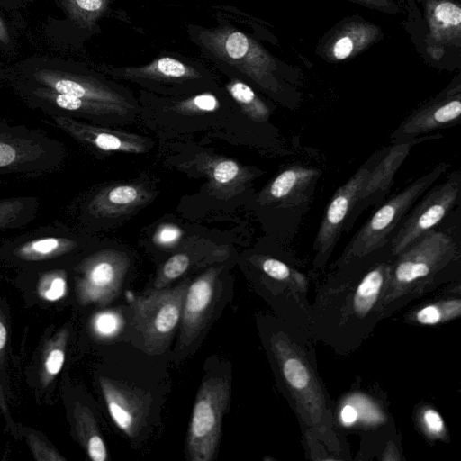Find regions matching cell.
I'll list each match as a JSON object with an SVG mask.
<instances>
[{"instance_id":"74e56055","label":"cell","mask_w":461,"mask_h":461,"mask_svg":"<svg viewBox=\"0 0 461 461\" xmlns=\"http://www.w3.org/2000/svg\"><path fill=\"white\" fill-rule=\"evenodd\" d=\"M366 7L375 9L386 14H395L399 7L394 0H350Z\"/></svg>"},{"instance_id":"b9f144b4","label":"cell","mask_w":461,"mask_h":461,"mask_svg":"<svg viewBox=\"0 0 461 461\" xmlns=\"http://www.w3.org/2000/svg\"><path fill=\"white\" fill-rule=\"evenodd\" d=\"M0 41L4 44H7L10 41L9 33L5 24L0 17Z\"/></svg>"},{"instance_id":"9a60e30c","label":"cell","mask_w":461,"mask_h":461,"mask_svg":"<svg viewBox=\"0 0 461 461\" xmlns=\"http://www.w3.org/2000/svg\"><path fill=\"white\" fill-rule=\"evenodd\" d=\"M99 384L108 411L116 426L130 438L146 425L151 397L140 388L101 376Z\"/></svg>"},{"instance_id":"9c48e42d","label":"cell","mask_w":461,"mask_h":461,"mask_svg":"<svg viewBox=\"0 0 461 461\" xmlns=\"http://www.w3.org/2000/svg\"><path fill=\"white\" fill-rule=\"evenodd\" d=\"M129 260L114 251H100L82 259L76 267V292L82 305H104L120 293Z\"/></svg>"},{"instance_id":"1f68e13d","label":"cell","mask_w":461,"mask_h":461,"mask_svg":"<svg viewBox=\"0 0 461 461\" xmlns=\"http://www.w3.org/2000/svg\"><path fill=\"white\" fill-rule=\"evenodd\" d=\"M190 263L186 254L178 253L169 258L164 264L160 276L155 282L157 289L163 288L168 282L179 277L185 272Z\"/></svg>"},{"instance_id":"d6986e66","label":"cell","mask_w":461,"mask_h":461,"mask_svg":"<svg viewBox=\"0 0 461 461\" xmlns=\"http://www.w3.org/2000/svg\"><path fill=\"white\" fill-rule=\"evenodd\" d=\"M55 126L81 144L103 151L141 153L146 150L140 139L82 122L75 118L49 116Z\"/></svg>"},{"instance_id":"4fadbf2b","label":"cell","mask_w":461,"mask_h":461,"mask_svg":"<svg viewBox=\"0 0 461 461\" xmlns=\"http://www.w3.org/2000/svg\"><path fill=\"white\" fill-rule=\"evenodd\" d=\"M35 86L77 97L132 109L128 95L111 82L88 73L40 69L32 74Z\"/></svg>"},{"instance_id":"ab89813d","label":"cell","mask_w":461,"mask_h":461,"mask_svg":"<svg viewBox=\"0 0 461 461\" xmlns=\"http://www.w3.org/2000/svg\"><path fill=\"white\" fill-rule=\"evenodd\" d=\"M423 420L427 429L433 434H439L444 429V423L440 415L432 409H429L423 413Z\"/></svg>"},{"instance_id":"d4e9b609","label":"cell","mask_w":461,"mask_h":461,"mask_svg":"<svg viewBox=\"0 0 461 461\" xmlns=\"http://www.w3.org/2000/svg\"><path fill=\"white\" fill-rule=\"evenodd\" d=\"M391 274L387 265H379L361 280L353 297V306L358 315H366L375 304L385 278Z\"/></svg>"},{"instance_id":"f546056e","label":"cell","mask_w":461,"mask_h":461,"mask_svg":"<svg viewBox=\"0 0 461 461\" xmlns=\"http://www.w3.org/2000/svg\"><path fill=\"white\" fill-rule=\"evenodd\" d=\"M122 326V316L113 310L99 312L91 321L92 330L100 338L109 339L116 336Z\"/></svg>"},{"instance_id":"ffe728a7","label":"cell","mask_w":461,"mask_h":461,"mask_svg":"<svg viewBox=\"0 0 461 461\" xmlns=\"http://www.w3.org/2000/svg\"><path fill=\"white\" fill-rule=\"evenodd\" d=\"M425 15L429 26L428 50L440 57L447 46L459 45L461 7L453 0H426Z\"/></svg>"},{"instance_id":"6da1fadb","label":"cell","mask_w":461,"mask_h":461,"mask_svg":"<svg viewBox=\"0 0 461 461\" xmlns=\"http://www.w3.org/2000/svg\"><path fill=\"white\" fill-rule=\"evenodd\" d=\"M191 41L201 53L225 72L240 73L259 86L274 89L275 59L250 35L217 17L213 27L187 25Z\"/></svg>"},{"instance_id":"f1b7e54d","label":"cell","mask_w":461,"mask_h":461,"mask_svg":"<svg viewBox=\"0 0 461 461\" xmlns=\"http://www.w3.org/2000/svg\"><path fill=\"white\" fill-rule=\"evenodd\" d=\"M36 288L39 296L45 301L55 302L61 299L67 292V272L55 268L41 273Z\"/></svg>"},{"instance_id":"52a82bcc","label":"cell","mask_w":461,"mask_h":461,"mask_svg":"<svg viewBox=\"0 0 461 461\" xmlns=\"http://www.w3.org/2000/svg\"><path fill=\"white\" fill-rule=\"evenodd\" d=\"M461 194V171L452 172L441 183L430 186L413 205L394 232L393 255H398L428 231L435 229L456 205Z\"/></svg>"},{"instance_id":"cb8c5ba5","label":"cell","mask_w":461,"mask_h":461,"mask_svg":"<svg viewBox=\"0 0 461 461\" xmlns=\"http://www.w3.org/2000/svg\"><path fill=\"white\" fill-rule=\"evenodd\" d=\"M39 206L38 199L32 196L0 200V232L31 223L38 214Z\"/></svg>"},{"instance_id":"277c9868","label":"cell","mask_w":461,"mask_h":461,"mask_svg":"<svg viewBox=\"0 0 461 461\" xmlns=\"http://www.w3.org/2000/svg\"><path fill=\"white\" fill-rule=\"evenodd\" d=\"M230 396L226 376L203 381L197 392L185 440V455L190 461L214 459L221 433L223 414Z\"/></svg>"},{"instance_id":"4316f807","label":"cell","mask_w":461,"mask_h":461,"mask_svg":"<svg viewBox=\"0 0 461 461\" xmlns=\"http://www.w3.org/2000/svg\"><path fill=\"white\" fill-rule=\"evenodd\" d=\"M111 0H64L70 18L81 28L93 29L108 11Z\"/></svg>"},{"instance_id":"603a6c76","label":"cell","mask_w":461,"mask_h":461,"mask_svg":"<svg viewBox=\"0 0 461 461\" xmlns=\"http://www.w3.org/2000/svg\"><path fill=\"white\" fill-rule=\"evenodd\" d=\"M74 417L78 438L89 458L93 461H105L107 458L106 447L90 409L77 402L74 408Z\"/></svg>"},{"instance_id":"4dcf8cb0","label":"cell","mask_w":461,"mask_h":461,"mask_svg":"<svg viewBox=\"0 0 461 461\" xmlns=\"http://www.w3.org/2000/svg\"><path fill=\"white\" fill-rule=\"evenodd\" d=\"M221 106L219 97L212 92L205 91L175 103L174 109L192 113H212Z\"/></svg>"},{"instance_id":"7c38bea8","label":"cell","mask_w":461,"mask_h":461,"mask_svg":"<svg viewBox=\"0 0 461 461\" xmlns=\"http://www.w3.org/2000/svg\"><path fill=\"white\" fill-rule=\"evenodd\" d=\"M385 150L386 148L371 156L346 183L337 189L331 197L314 241V249L318 256L327 257L333 249L368 173Z\"/></svg>"},{"instance_id":"7402d4cb","label":"cell","mask_w":461,"mask_h":461,"mask_svg":"<svg viewBox=\"0 0 461 461\" xmlns=\"http://www.w3.org/2000/svg\"><path fill=\"white\" fill-rule=\"evenodd\" d=\"M142 193L135 185H121L108 188L96 194L87 205V212L104 216L125 210L140 202Z\"/></svg>"},{"instance_id":"60d3db41","label":"cell","mask_w":461,"mask_h":461,"mask_svg":"<svg viewBox=\"0 0 461 461\" xmlns=\"http://www.w3.org/2000/svg\"><path fill=\"white\" fill-rule=\"evenodd\" d=\"M358 413L352 405H345L340 412V417L344 424L351 425L357 420Z\"/></svg>"},{"instance_id":"30bf717a","label":"cell","mask_w":461,"mask_h":461,"mask_svg":"<svg viewBox=\"0 0 461 461\" xmlns=\"http://www.w3.org/2000/svg\"><path fill=\"white\" fill-rule=\"evenodd\" d=\"M456 250L452 236L435 228L397 255L399 259L391 273L397 284L409 285L438 270L456 256Z\"/></svg>"},{"instance_id":"484cf974","label":"cell","mask_w":461,"mask_h":461,"mask_svg":"<svg viewBox=\"0 0 461 461\" xmlns=\"http://www.w3.org/2000/svg\"><path fill=\"white\" fill-rule=\"evenodd\" d=\"M225 88L230 97L252 119L261 122L268 118L270 114L268 106L247 83L238 77H232L226 84Z\"/></svg>"},{"instance_id":"5bb4252c","label":"cell","mask_w":461,"mask_h":461,"mask_svg":"<svg viewBox=\"0 0 461 461\" xmlns=\"http://www.w3.org/2000/svg\"><path fill=\"white\" fill-rule=\"evenodd\" d=\"M392 144L368 173L359 190L353 208L347 219L344 230L349 231L363 212L370 206L381 204L388 194L394 176L418 141Z\"/></svg>"},{"instance_id":"8d00e7d4","label":"cell","mask_w":461,"mask_h":461,"mask_svg":"<svg viewBox=\"0 0 461 461\" xmlns=\"http://www.w3.org/2000/svg\"><path fill=\"white\" fill-rule=\"evenodd\" d=\"M182 236V230L176 225L165 224L161 226L154 236L156 243L162 246L175 244Z\"/></svg>"},{"instance_id":"f35d334b","label":"cell","mask_w":461,"mask_h":461,"mask_svg":"<svg viewBox=\"0 0 461 461\" xmlns=\"http://www.w3.org/2000/svg\"><path fill=\"white\" fill-rule=\"evenodd\" d=\"M440 309L436 305H428L417 313V320L422 324H436L441 320Z\"/></svg>"},{"instance_id":"5b68a950","label":"cell","mask_w":461,"mask_h":461,"mask_svg":"<svg viewBox=\"0 0 461 461\" xmlns=\"http://www.w3.org/2000/svg\"><path fill=\"white\" fill-rule=\"evenodd\" d=\"M187 283L170 289L151 290L141 295L128 293L136 329L149 354L163 353L169 345L182 314Z\"/></svg>"},{"instance_id":"8992f818","label":"cell","mask_w":461,"mask_h":461,"mask_svg":"<svg viewBox=\"0 0 461 461\" xmlns=\"http://www.w3.org/2000/svg\"><path fill=\"white\" fill-rule=\"evenodd\" d=\"M102 68L108 75L155 89L198 86L210 82L212 77L200 60L172 52H163L141 66Z\"/></svg>"},{"instance_id":"ba28073f","label":"cell","mask_w":461,"mask_h":461,"mask_svg":"<svg viewBox=\"0 0 461 461\" xmlns=\"http://www.w3.org/2000/svg\"><path fill=\"white\" fill-rule=\"evenodd\" d=\"M79 235L61 222H53L0 243V256L23 264L59 261L76 253Z\"/></svg>"},{"instance_id":"7a4b0ae2","label":"cell","mask_w":461,"mask_h":461,"mask_svg":"<svg viewBox=\"0 0 461 461\" xmlns=\"http://www.w3.org/2000/svg\"><path fill=\"white\" fill-rule=\"evenodd\" d=\"M66 156L49 133L0 119V183L7 177H36L59 169Z\"/></svg>"},{"instance_id":"d6a6232c","label":"cell","mask_w":461,"mask_h":461,"mask_svg":"<svg viewBox=\"0 0 461 461\" xmlns=\"http://www.w3.org/2000/svg\"><path fill=\"white\" fill-rule=\"evenodd\" d=\"M282 370L287 383L294 388L303 389L310 382V375L304 365L296 358L288 357L282 363Z\"/></svg>"},{"instance_id":"3957f363","label":"cell","mask_w":461,"mask_h":461,"mask_svg":"<svg viewBox=\"0 0 461 461\" xmlns=\"http://www.w3.org/2000/svg\"><path fill=\"white\" fill-rule=\"evenodd\" d=\"M448 167L447 163L437 165L382 204L356 232L344 251V259L366 256L391 240L411 208Z\"/></svg>"},{"instance_id":"e0dca14e","label":"cell","mask_w":461,"mask_h":461,"mask_svg":"<svg viewBox=\"0 0 461 461\" xmlns=\"http://www.w3.org/2000/svg\"><path fill=\"white\" fill-rule=\"evenodd\" d=\"M383 36L382 29L361 17H351L339 23L318 47L319 55L329 62L355 57Z\"/></svg>"},{"instance_id":"83f0119b","label":"cell","mask_w":461,"mask_h":461,"mask_svg":"<svg viewBox=\"0 0 461 461\" xmlns=\"http://www.w3.org/2000/svg\"><path fill=\"white\" fill-rule=\"evenodd\" d=\"M68 333L66 330L56 335L48 346L42 363L41 383L46 386L60 372L65 361Z\"/></svg>"},{"instance_id":"8fae6325","label":"cell","mask_w":461,"mask_h":461,"mask_svg":"<svg viewBox=\"0 0 461 461\" xmlns=\"http://www.w3.org/2000/svg\"><path fill=\"white\" fill-rule=\"evenodd\" d=\"M461 87L449 86L408 115L391 135L392 144L425 140L421 137L460 122Z\"/></svg>"},{"instance_id":"d590c367","label":"cell","mask_w":461,"mask_h":461,"mask_svg":"<svg viewBox=\"0 0 461 461\" xmlns=\"http://www.w3.org/2000/svg\"><path fill=\"white\" fill-rule=\"evenodd\" d=\"M261 268L268 276L280 281L288 279L292 275L290 267L276 258H267L264 259L261 263Z\"/></svg>"},{"instance_id":"7bdbcfd3","label":"cell","mask_w":461,"mask_h":461,"mask_svg":"<svg viewBox=\"0 0 461 461\" xmlns=\"http://www.w3.org/2000/svg\"><path fill=\"white\" fill-rule=\"evenodd\" d=\"M7 339V330L3 322L0 321V351L5 348Z\"/></svg>"},{"instance_id":"2e32d148","label":"cell","mask_w":461,"mask_h":461,"mask_svg":"<svg viewBox=\"0 0 461 461\" xmlns=\"http://www.w3.org/2000/svg\"><path fill=\"white\" fill-rule=\"evenodd\" d=\"M23 95L31 107L41 110L48 116L79 119L125 114L130 110L121 105L87 100L39 86L23 89Z\"/></svg>"},{"instance_id":"44dd1931","label":"cell","mask_w":461,"mask_h":461,"mask_svg":"<svg viewBox=\"0 0 461 461\" xmlns=\"http://www.w3.org/2000/svg\"><path fill=\"white\" fill-rule=\"evenodd\" d=\"M321 171L316 167L294 165L280 172L267 189L268 198L284 203H299L305 197Z\"/></svg>"},{"instance_id":"ac0fdd59","label":"cell","mask_w":461,"mask_h":461,"mask_svg":"<svg viewBox=\"0 0 461 461\" xmlns=\"http://www.w3.org/2000/svg\"><path fill=\"white\" fill-rule=\"evenodd\" d=\"M216 277V269L210 268L187 286L181 314L182 348L191 344L207 322L212 307Z\"/></svg>"},{"instance_id":"836d02e7","label":"cell","mask_w":461,"mask_h":461,"mask_svg":"<svg viewBox=\"0 0 461 461\" xmlns=\"http://www.w3.org/2000/svg\"><path fill=\"white\" fill-rule=\"evenodd\" d=\"M239 165L230 159L218 162L212 169V177L219 184H227L234 180L240 174Z\"/></svg>"},{"instance_id":"e575fe53","label":"cell","mask_w":461,"mask_h":461,"mask_svg":"<svg viewBox=\"0 0 461 461\" xmlns=\"http://www.w3.org/2000/svg\"><path fill=\"white\" fill-rule=\"evenodd\" d=\"M29 444L36 460H64L54 448L36 436L29 437Z\"/></svg>"}]
</instances>
